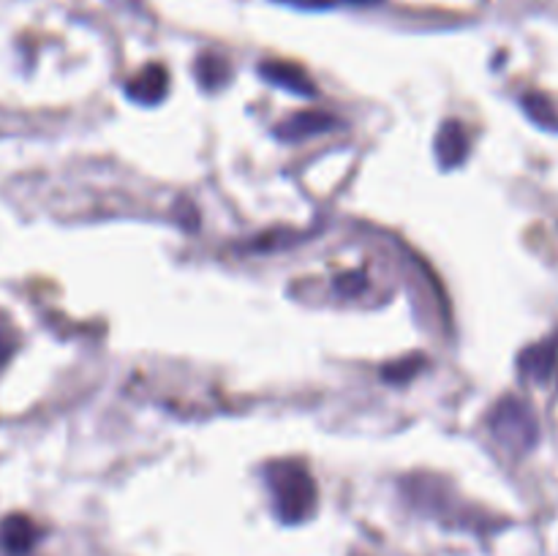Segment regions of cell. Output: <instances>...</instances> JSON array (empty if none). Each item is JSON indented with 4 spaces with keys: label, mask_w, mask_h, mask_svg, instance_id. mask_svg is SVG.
Wrapping results in <instances>:
<instances>
[{
    "label": "cell",
    "mask_w": 558,
    "mask_h": 556,
    "mask_svg": "<svg viewBox=\"0 0 558 556\" xmlns=\"http://www.w3.org/2000/svg\"><path fill=\"white\" fill-rule=\"evenodd\" d=\"M267 485H270L276 516L283 523H303L316 510V483L308 469L300 461H276L267 467Z\"/></svg>",
    "instance_id": "obj_1"
},
{
    "label": "cell",
    "mask_w": 558,
    "mask_h": 556,
    "mask_svg": "<svg viewBox=\"0 0 558 556\" xmlns=\"http://www.w3.org/2000/svg\"><path fill=\"white\" fill-rule=\"evenodd\" d=\"M488 428L505 450L523 456L534 450L539 442V423L532 407L518 396H505L494 403L488 414Z\"/></svg>",
    "instance_id": "obj_2"
},
{
    "label": "cell",
    "mask_w": 558,
    "mask_h": 556,
    "mask_svg": "<svg viewBox=\"0 0 558 556\" xmlns=\"http://www.w3.org/2000/svg\"><path fill=\"white\" fill-rule=\"evenodd\" d=\"M558 371V333L545 338V341L534 343V347L523 349L518 358V374L537 385H548Z\"/></svg>",
    "instance_id": "obj_3"
},
{
    "label": "cell",
    "mask_w": 558,
    "mask_h": 556,
    "mask_svg": "<svg viewBox=\"0 0 558 556\" xmlns=\"http://www.w3.org/2000/svg\"><path fill=\"white\" fill-rule=\"evenodd\" d=\"M259 74L265 76L270 85L283 87V90L294 93V96H314L316 93L308 71H305L303 65L292 63V60H265V63L259 65Z\"/></svg>",
    "instance_id": "obj_4"
},
{
    "label": "cell",
    "mask_w": 558,
    "mask_h": 556,
    "mask_svg": "<svg viewBox=\"0 0 558 556\" xmlns=\"http://www.w3.org/2000/svg\"><path fill=\"white\" fill-rule=\"evenodd\" d=\"M341 129V120L332 118L327 112H316V109H305V112L292 114L289 120H283L281 125L276 129V134L287 142H298V140H308L314 134H325V131H336Z\"/></svg>",
    "instance_id": "obj_5"
},
{
    "label": "cell",
    "mask_w": 558,
    "mask_h": 556,
    "mask_svg": "<svg viewBox=\"0 0 558 556\" xmlns=\"http://www.w3.org/2000/svg\"><path fill=\"white\" fill-rule=\"evenodd\" d=\"M169 90V74L163 65L150 63L125 82V96L140 104H158Z\"/></svg>",
    "instance_id": "obj_6"
},
{
    "label": "cell",
    "mask_w": 558,
    "mask_h": 556,
    "mask_svg": "<svg viewBox=\"0 0 558 556\" xmlns=\"http://www.w3.org/2000/svg\"><path fill=\"white\" fill-rule=\"evenodd\" d=\"M469 156V131L463 129L461 120H445L436 134V158L441 169L461 167L463 158Z\"/></svg>",
    "instance_id": "obj_7"
},
{
    "label": "cell",
    "mask_w": 558,
    "mask_h": 556,
    "mask_svg": "<svg viewBox=\"0 0 558 556\" xmlns=\"http://www.w3.org/2000/svg\"><path fill=\"white\" fill-rule=\"evenodd\" d=\"M38 527L27 516H9L0 523V543L11 554H27L38 543Z\"/></svg>",
    "instance_id": "obj_8"
},
{
    "label": "cell",
    "mask_w": 558,
    "mask_h": 556,
    "mask_svg": "<svg viewBox=\"0 0 558 556\" xmlns=\"http://www.w3.org/2000/svg\"><path fill=\"white\" fill-rule=\"evenodd\" d=\"M194 74H196V80H199V85L205 87V90H216V87L227 85L232 69H229V63L221 58V55L205 52V55H199V60H196Z\"/></svg>",
    "instance_id": "obj_9"
},
{
    "label": "cell",
    "mask_w": 558,
    "mask_h": 556,
    "mask_svg": "<svg viewBox=\"0 0 558 556\" xmlns=\"http://www.w3.org/2000/svg\"><path fill=\"white\" fill-rule=\"evenodd\" d=\"M521 104L523 109H526L529 118H532L539 129L558 131V112L548 96H543V93H523Z\"/></svg>",
    "instance_id": "obj_10"
},
{
    "label": "cell",
    "mask_w": 558,
    "mask_h": 556,
    "mask_svg": "<svg viewBox=\"0 0 558 556\" xmlns=\"http://www.w3.org/2000/svg\"><path fill=\"white\" fill-rule=\"evenodd\" d=\"M423 365H425L423 354H409V358L396 360V363L387 365V368L381 371V376H385L387 382H392V385H403V382L412 379Z\"/></svg>",
    "instance_id": "obj_11"
},
{
    "label": "cell",
    "mask_w": 558,
    "mask_h": 556,
    "mask_svg": "<svg viewBox=\"0 0 558 556\" xmlns=\"http://www.w3.org/2000/svg\"><path fill=\"white\" fill-rule=\"evenodd\" d=\"M11 352H14V341H11L9 333H5L3 327H0V365H3L5 360L11 358Z\"/></svg>",
    "instance_id": "obj_12"
},
{
    "label": "cell",
    "mask_w": 558,
    "mask_h": 556,
    "mask_svg": "<svg viewBox=\"0 0 558 556\" xmlns=\"http://www.w3.org/2000/svg\"><path fill=\"white\" fill-rule=\"evenodd\" d=\"M281 3L300 5V9H322V5H327L330 0H281Z\"/></svg>",
    "instance_id": "obj_13"
}]
</instances>
